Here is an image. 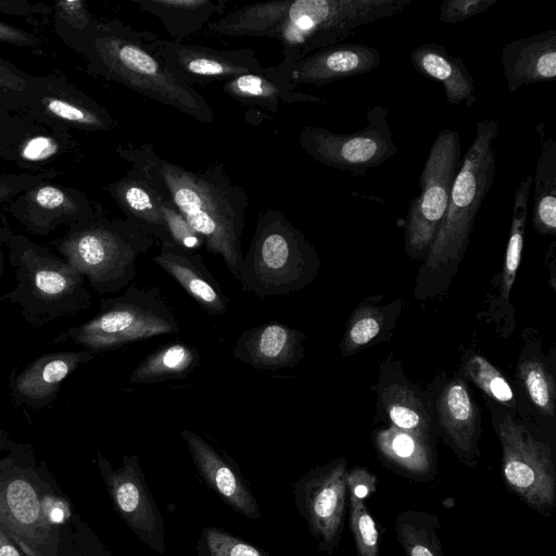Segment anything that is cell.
Listing matches in <instances>:
<instances>
[{
  "instance_id": "1",
  "label": "cell",
  "mask_w": 556,
  "mask_h": 556,
  "mask_svg": "<svg viewBox=\"0 0 556 556\" xmlns=\"http://www.w3.org/2000/svg\"><path fill=\"white\" fill-rule=\"evenodd\" d=\"M117 154L167 199L238 280L249 197L224 165L190 170L160 156L152 144L119 146Z\"/></svg>"
},
{
  "instance_id": "2",
  "label": "cell",
  "mask_w": 556,
  "mask_h": 556,
  "mask_svg": "<svg viewBox=\"0 0 556 556\" xmlns=\"http://www.w3.org/2000/svg\"><path fill=\"white\" fill-rule=\"evenodd\" d=\"M54 27L62 41L84 58L90 75L118 83L200 123L214 121L204 96L181 81L151 48L152 33L136 30L118 18H93L81 30Z\"/></svg>"
},
{
  "instance_id": "3",
  "label": "cell",
  "mask_w": 556,
  "mask_h": 556,
  "mask_svg": "<svg viewBox=\"0 0 556 556\" xmlns=\"http://www.w3.org/2000/svg\"><path fill=\"white\" fill-rule=\"evenodd\" d=\"M74 514L31 444L0 457V528L27 556H72Z\"/></svg>"
},
{
  "instance_id": "4",
  "label": "cell",
  "mask_w": 556,
  "mask_h": 556,
  "mask_svg": "<svg viewBox=\"0 0 556 556\" xmlns=\"http://www.w3.org/2000/svg\"><path fill=\"white\" fill-rule=\"evenodd\" d=\"M498 130L494 118L476 124V136L462 157L439 232L419 271L415 292L420 300L444 292L464 257L482 202L494 184Z\"/></svg>"
},
{
  "instance_id": "5",
  "label": "cell",
  "mask_w": 556,
  "mask_h": 556,
  "mask_svg": "<svg viewBox=\"0 0 556 556\" xmlns=\"http://www.w3.org/2000/svg\"><path fill=\"white\" fill-rule=\"evenodd\" d=\"M5 245L15 287L0 301L17 305L29 326L40 328L90 307L86 279L65 260L22 233L12 232Z\"/></svg>"
},
{
  "instance_id": "6",
  "label": "cell",
  "mask_w": 556,
  "mask_h": 556,
  "mask_svg": "<svg viewBox=\"0 0 556 556\" xmlns=\"http://www.w3.org/2000/svg\"><path fill=\"white\" fill-rule=\"evenodd\" d=\"M155 239L125 218H109L102 212L68 226L51 247L77 269L98 294L127 288L137 275V261Z\"/></svg>"
},
{
  "instance_id": "7",
  "label": "cell",
  "mask_w": 556,
  "mask_h": 556,
  "mask_svg": "<svg viewBox=\"0 0 556 556\" xmlns=\"http://www.w3.org/2000/svg\"><path fill=\"white\" fill-rule=\"evenodd\" d=\"M320 261L315 248L283 212L258 214L239 275L241 291L260 298L286 295L309 285Z\"/></svg>"
},
{
  "instance_id": "8",
  "label": "cell",
  "mask_w": 556,
  "mask_h": 556,
  "mask_svg": "<svg viewBox=\"0 0 556 556\" xmlns=\"http://www.w3.org/2000/svg\"><path fill=\"white\" fill-rule=\"evenodd\" d=\"M178 331L179 323L161 290L131 285L118 296L101 298L94 316L66 329L53 342H72L97 354Z\"/></svg>"
},
{
  "instance_id": "9",
  "label": "cell",
  "mask_w": 556,
  "mask_h": 556,
  "mask_svg": "<svg viewBox=\"0 0 556 556\" xmlns=\"http://www.w3.org/2000/svg\"><path fill=\"white\" fill-rule=\"evenodd\" d=\"M413 0H294L277 39L281 65L290 68L305 56L340 43L364 26L402 13Z\"/></svg>"
},
{
  "instance_id": "10",
  "label": "cell",
  "mask_w": 556,
  "mask_h": 556,
  "mask_svg": "<svg viewBox=\"0 0 556 556\" xmlns=\"http://www.w3.org/2000/svg\"><path fill=\"white\" fill-rule=\"evenodd\" d=\"M462 140L455 129L444 128L433 141L419 178L420 193L408 206L405 250L426 258L445 215L451 189L462 162Z\"/></svg>"
},
{
  "instance_id": "11",
  "label": "cell",
  "mask_w": 556,
  "mask_h": 556,
  "mask_svg": "<svg viewBox=\"0 0 556 556\" xmlns=\"http://www.w3.org/2000/svg\"><path fill=\"white\" fill-rule=\"evenodd\" d=\"M388 109L381 104L366 112L367 125L348 134L306 125L299 144L314 161L326 166L365 177L369 169L394 157L399 148L388 123Z\"/></svg>"
},
{
  "instance_id": "12",
  "label": "cell",
  "mask_w": 556,
  "mask_h": 556,
  "mask_svg": "<svg viewBox=\"0 0 556 556\" xmlns=\"http://www.w3.org/2000/svg\"><path fill=\"white\" fill-rule=\"evenodd\" d=\"M502 446L505 484L521 501L545 516L556 500V469L549 447L508 413L493 414Z\"/></svg>"
},
{
  "instance_id": "13",
  "label": "cell",
  "mask_w": 556,
  "mask_h": 556,
  "mask_svg": "<svg viewBox=\"0 0 556 556\" xmlns=\"http://www.w3.org/2000/svg\"><path fill=\"white\" fill-rule=\"evenodd\" d=\"M21 114L68 130L110 131L117 126L104 106L58 72L35 77L30 104Z\"/></svg>"
},
{
  "instance_id": "14",
  "label": "cell",
  "mask_w": 556,
  "mask_h": 556,
  "mask_svg": "<svg viewBox=\"0 0 556 556\" xmlns=\"http://www.w3.org/2000/svg\"><path fill=\"white\" fill-rule=\"evenodd\" d=\"M97 465L119 516L140 540L163 553V518L147 486L138 456L124 455L123 465L114 469L98 452Z\"/></svg>"
},
{
  "instance_id": "15",
  "label": "cell",
  "mask_w": 556,
  "mask_h": 556,
  "mask_svg": "<svg viewBox=\"0 0 556 556\" xmlns=\"http://www.w3.org/2000/svg\"><path fill=\"white\" fill-rule=\"evenodd\" d=\"M149 43L172 72L190 86L213 81L225 83L263 70L255 52L248 48L220 50L160 39L154 34H151Z\"/></svg>"
},
{
  "instance_id": "16",
  "label": "cell",
  "mask_w": 556,
  "mask_h": 556,
  "mask_svg": "<svg viewBox=\"0 0 556 556\" xmlns=\"http://www.w3.org/2000/svg\"><path fill=\"white\" fill-rule=\"evenodd\" d=\"M348 473L346 460L339 458L312 470L296 488L299 507L311 532L328 552L340 541L349 495Z\"/></svg>"
},
{
  "instance_id": "17",
  "label": "cell",
  "mask_w": 556,
  "mask_h": 556,
  "mask_svg": "<svg viewBox=\"0 0 556 556\" xmlns=\"http://www.w3.org/2000/svg\"><path fill=\"white\" fill-rule=\"evenodd\" d=\"M8 212L26 231L48 236L61 226L90 219L101 211L81 190L45 180L12 199Z\"/></svg>"
},
{
  "instance_id": "18",
  "label": "cell",
  "mask_w": 556,
  "mask_h": 556,
  "mask_svg": "<svg viewBox=\"0 0 556 556\" xmlns=\"http://www.w3.org/2000/svg\"><path fill=\"white\" fill-rule=\"evenodd\" d=\"M94 356L96 354L86 349L40 355L18 374L12 372L9 383L12 400L17 405L35 409L50 406L63 381Z\"/></svg>"
},
{
  "instance_id": "19",
  "label": "cell",
  "mask_w": 556,
  "mask_h": 556,
  "mask_svg": "<svg viewBox=\"0 0 556 556\" xmlns=\"http://www.w3.org/2000/svg\"><path fill=\"white\" fill-rule=\"evenodd\" d=\"M305 339L301 330L270 321L243 331L233 344L232 354L261 370L292 368L305 356Z\"/></svg>"
},
{
  "instance_id": "20",
  "label": "cell",
  "mask_w": 556,
  "mask_h": 556,
  "mask_svg": "<svg viewBox=\"0 0 556 556\" xmlns=\"http://www.w3.org/2000/svg\"><path fill=\"white\" fill-rule=\"evenodd\" d=\"M381 53L364 43H337L318 50L290 67V80L299 85L324 86L370 73L379 67Z\"/></svg>"
},
{
  "instance_id": "21",
  "label": "cell",
  "mask_w": 556,
  "mask_h": 556,
  "mask_svg": "<svg viewBox=\"0 0 556 556\" xmlns=\"http://www.w3.org/2000/svg\"><path fill=\"white\" fill-rule=\"evenodd\" d=\"M208 315L222 316L229 309V299L208 270L200 254L174 244L161 245L152 257Z\"/></svg>"
},
{
  "instance_id": "22",
  "label": "cell",
  "mask_w": 556,
  "mask_h": 556,
  "mask_svg": "<svg viewBox=\"0 0 556 556\" xmlns=\"http://www.w3.org/2000/svg\"><path fill=\"white\" fill-rule=\"evenodd\" d=\"M501 62L507 90L556 78V28L507 42Z\"/></svg>"
},
{
  "instance_id": "23",
  "label": "cell",
  "mask_w": 556,
  "mask_h": 556,
  "mask_svg": "<svg viewBox=\"0 0 556 556\" xmlns=\"http://www.w3.org/2000/svg\"><path fill=\"white\" fill-rule=\"evenodd\" d=\"M181 437L203 480L228 505L245 517L260 518V509L250 490L230 460L198 433L184 429Z\"/></svg>"
},
{
  "instance_id": "24",
  "label": "cell",
  "mask_w": 556,
  "mask_h": 556,
  "mask_svg": "<svg viewBox=\"0 0 556 556\" xmlns=\"http://www.w3.org/2000/svg\"><path fill=\"white\" fill-rule=\"evenodd\" d=\"M222 90L242 105L261 108L273 114L278 113L281 103L326 102L319 97L296 91L290 80V70L280 63L227 80L222 84Z\"/></svg>"
},
{
  "instance_id": "25",
  "label": "cell",
  "mask_w": 556,
  "mask_h": 556,
  "mask_svg": "<svg viewBox=\"0 0 556 556\" xmlns=\"http://www.w3.org/2000/svg\"><path fill=\"white\" fill-rule=\"evenodd\" d=\"M435 406L444 437L458 457L471 465L478 454L480 413L466 382L460 378L448 382Z\"/></svg>"
},
{
  "instance_id": "26",
  "label": "cell",
  "mask_w": 556,
  "mask_h": 556,
  "mask_svg": "<svg viewBox=\"0 0 556 556\" xmlns=\"http://www.w3.org/2000/svg\"><path fill=\"white\" fill-rule=\"evenodd\" d=\"M111 195L126 218L159 240L161 245L173 244L162 212V195L134 168L119 179L108 184Z\"/></svg>"
},
{
  "instance_id": "27",
  "label": "cell",
  "mask_w": 556,
  "mask_h": 556,
  "mask_svg": "<svg viewBox=\"0 0 556 556\" xmlns=\"http://www.w3.org/2000/svg\"><path fill=\"white\" fill-rule=\"evenodd\" d=\"M76 148L71 130L28 118L25 130L0 153V157L28 172H47L45 165L70 157Z\"/></svg>"
},
{
  "instance_id": "28",
  "label": "cell",
  "mask_w": 556,
  "mask_h": 556,
  "mask_svg": "<svg viewBox=\"0 0 556 556\" xmlns=\"http://www.w3.org/2000/svg\"><path fill=\"white\" fill-rule=\"evenodd\" d=\"M409 61L419 74L443 86L450 104L472 106L476 103L472 75L464 60L452 55L443 46L422 43L412 50Z\"/></svg>"
},
{
  "instance_id": "29",
  "label": "cell",
  "mask_w": 556,
  "mask_h": 556,
  "mask_svg": "<svg viewBox=\"0 0 556 556\" xmlns=\"http://www.w3.org/2000/svg\"><path fill=\"white\" fill-rule=\"evenodd\" d=\"M140 11L156 17L176 41L206 27L215 16L223 15L224 0H131Z\"/></svg>"
},
{
  "instance_id": "30",
  "label": "cell",
  "mask_w": 556,
  "mask_h": 556,
  "mask_svg": "<svg viewBox=\"0 0 556 556\" xmlns=\"http://www.w3.org/2000/svg\"><path fill=\"white\" fill-rule=\"evenodd\" d=\"M291 0H269L240 7L213 20L206 29L227 37H278Z\"/></svg>"
},
{
  "instance_id": "31",
  "label": "cell",
  "mask_w": 556,
  "mask_h": 556,
  "mask_svg": "<svg viewBox=\"0 0 556 556\" xmlns=\"http://www.w3.org/2000/svg\"><path fill=\"white\" fill-rule=\"evenodd\" d=\"M375 446L384 460L412 476L428 475L434 464L429 437L391 426L375 434Z\"/></svg>"
},
{
  "instance_id": "32",
  "label": "cell",
  "mask_w": 556,
  "mask_h": 556,
  "mask_svg": "<svg viewBox=\"0 0 556 556\" xmlns=\"http://www.w3.org/2000/svg\"><path fill=\"white\" fill-rule=\"evenodd\" d=\"M544 124L540 130L541 150L532 179V226L541 235H556V140L545 135Z\"/></svg>"
},
{
  "instance_id": "33",
  "label": "cell",
  "mask_w": 556,
  "mask_h": 556,
  "mask_svg": "<svg viewBox=\"0 0 556 556\" xmlns=\"http://www.w3.org/2000/svg\"><path fill=\"white\" fill-rule=\"evenodd\" d=\"M200 362L198 350L182 341L166 344L146 356L131 371L129 380L136 384L159 383L182 379Z\"/></svg>"
},
{
  "instance_id": "34",
  "label": "cell",
  "mask_w": 556,
  "mask_h": 556,
  "mask_svg": "<svg viewBox=\"0 0 556 556\" xmlns=\"http://www.w3.org/2000/svg\"><path fill=\"white\" fill-rule=\"evenodd\" d=\"M532 179L533 175L531 174L525 176L514 193L510 231L503 264L500 293L495 301V307L501 306L502 311L511 308L508 303L509 294L521 262Z\"/></svg>"
},
{
  "instance_id": "35",
  "label": "cell",
  "mask_w": 556,
  "mask_h": 556,
  "mask_svg": "<svg viewBox=\"0 0 556 556\" xmlns=\"http://www.w3.org/2000/svg\"><path fill=\"white\" fill-rule=\"evenodd\" d=\"M380 400L394 427L430 437L431 415L410 387L393 382L381 390Z\"/></svg>"
},
{
  "instance_id": "36",
  "label": "cell",
  "mask_w": 556,
  "mask_h": 556,
  "mask_svg": "<svg viewBox=\"0 0 556 556\" xmlns=\"http://www.w3.org/2000/svg\"><path fill=\"white\" fill-rule=\"evenodd\" d=\"M439 527L437 516L418 510L399 514L394 525L397 541L406 556H444Z\"/></svg>"
},
{
  "instance_id": "37",
  "label": "cell",
  "mask_w": 556,
  "mask_h": 556,
  "mask_svg": "<svg viewBox=\"0 0 556 556\" xmlns=\"http://www.w3.org/2000/svg\"><path fill=\"white\" fill-rule=\"evenodd\" d=\"M465 375L490 399L515 408V393L501 371L483 356L471 353L464 362Z\"/></svg>"
},
{
  "instance_id": "38",
  "label": "cell",
  "mask_w": 556,
  "mask_h": 556,
  "mask_svg": "<svg viewBox=\"0 0 556 556\" xmlns=\"http://www.w3.org/2000/svg\"><path fill=\"white\" fill-rule=\"evenodd\" d=\"M35 77L0 56V110L23 113L30 104Z\"/></svg>"
},
{
  "instance_id": "39",
  "label": "cell",
  "mask_w": 556,
  "mask_h": 556,
  "mask_svg": "<svg viewBox=\"0 0 556 556\" xmlns=\"http://www.w3.org/2000/svg\"><path fill=\"white\" fill-rule=\"evenodd\" d=\"M519 375L527 394L535 407L547 416H554V380L541 359L530 356L520 361Z\"/></svg>"
},
{
  "instance_id": "40",
  "label": "cell",
  "mask_w": 556,
  "mask_h": 556,
  "mask_svg": "<svg viewBox=\"0 0 556 556\" xmlns=\"http://www.w3.org/2000/svg\"><path fill=\"white\" fill-rule=\"evenodd\" d=\"M384 315L378 307H359L351 316L340 349L343 355L355 352L377 338L383 326Z\"/></svg>"
},
{
  "instance_id": "41",
  "label": "cell",
  "mask_w": 556,
  "mask_h": 556,
  "mask_svg": "<svg viewBox=\"0 0 556 556\" xmlns=\"http://www.w3.org/2000/svg\"><path fill=\"white\" fill-rule=\"evenodd\" d=\"M349 519L357 556H379V532L363 498L349 494Z\"/></svg>"
},
{
  "instance_id": "42",
  "label": "cell",
  "mask_w": 556,
  "mask_h": 556,
  "mask_svg": "<svg viewBox=\"0 0 556 556\" xmlns=\"http://www.w3.org/2000/svg\"><path fill=\"white\" fill-rule=\"evenodd\" d=\"M161 212L174 245L192 252L204 247L203 238L193 230L180 212L164 197L161 201Z\"/></svg>"
},
{
  "instance_id": "43",
  "label": "cell",
  "mask_w": 556,
  "mask_h": 556,
  "mask_svg": "<svg viewBox=\"0 0 556 556\" xmlns=\"http://www.w3.org/2000/svg\"><path fill=\"white\" fill-rule=\"evenodd\" d=\"M205 556H269L257 547L216 528L203 530Z\"/></svg>"
},
{
  "instance_id": "44",
  "label": "cell",
  "mask_w": 556,
  "mask_h": 556,
  "mask_svg": "<svg viewBox=\"0 0 556 556\" xmlns=\"http://www.w3.org/2000/svg\"><path fill=\"white\" fill-rule=\"evenodd\" d=\"M58 170L0 174V206L45 180L58 177ZM3 227L0 223V228Z\"/></svg>"
},
{
  "instance_id": "45",
  "label": "cell",
  "mask_w": 556,
  "mask_h": 556,
  "mask_svg": "<svg viewBox=\"0 0 556 556\" xmlns=\"http://www.w3.org/2000/svg\"><path fill=\"white\" fill-rule=\"evenodd\" d=\"M498 0H445L439 9L444 24H457L490 10Z\"/></svg>"
},
{
  "instance_id": "46",
  "label": "cell",
  "mask_w": 556,
  "mask_h": 556,
  "mask_svg": "<svg viewBox=\"0 0 556 556\" xmlns=\"http://www.w3.org/2000/svg\"><path fill=\"white\" fill-rule=\"evenodd\" d=\"M93 18L83 0H61L53 5L54 24L63 25L73 30L85 29Z\"/></svg>"
},
{
  "instance_id": "47",
  "label": "cell",
  "mask_w": 556,
  "mask_h": 556,
  "mask_svg": "<svg viewBox=\"0 0 556 556\" xmlns=\"http://www.w3.org/2000/svg\"><path fill=\"white\" fill-rule=\"evenodd\" d=\"M28 118L21 113L0 110V153L22 135Z\"/></svg>"
},
{
  "instance_id": "48",
  "label": "cell",
  "mask_w": 556,
  "mask_h": 556,
  "mask_svg": "<svg viewBox=\"0 0 556 556\" xmlns=\"http://www.w3.org/2000/svg\"><path fill=\"white\" fill-rule=\"evenodd\" d=\"M0 13L30 20L50 15L53 7L26 0H0Z\"/></svg>"
},
{
  "instance_id": "49",
  "label": "cell",
  "mask_w": 556,
  "mask_h": 556,
  "mask_svg": "<svg viewBox=\"0 0 556 556\" xmlns=\"http://www.w3.org/2000/svg\"><path fill=\"white\" fill-rule=\"evenodd\" d=\"M0 42L22 48L38 49L41 39L34 33L7 24L0 21Z\"/></svg>"
},
{
  "instance_id": "50",
  "label": "cell",
  "mask_w": 556,
  "mask_h": 556,
  "mask_svg": "<svg viewBox=\"0 0 556 556\" xmlns=\"http://www.w3.org/2000/svg\"><path fill=\"white\" fill-rule=\"evenodd\" d=\"M376 479L366 469L354 468L348 473V494L365 498L375 490Z\"/></svg>"
},
{
  "instance_id": "51",
  "label": "cell",
  "mask_w": 556,
  "mask_h": 556,
  "mask_svg": "<svg viewBox=\"0 0 556 556\" xmlns=\"http://www.w3.org/2000/svg\"><path fill=\"white\" fill-rule=\"evenodd\" d=\"M0 556H27L23 549L1 528Z\"/></svg>"
},
{
  "instance_id": "52",
  "label": "cell",
  "mask_w": 556,
  "mask_h": 556,
  "mask_svg": "<svg viewBox=\"0 0 556 556\" xmlns=\"http://www.w3.org/2000/svg\"><path fill=\"white\" fill-rule=\"evenodd\" d=\"M12 231L10 228L3 226L0 228V277L4 271V257H3V245L7 244Z\"/></svg>"
},
{
  "instance_id": "53",
  "label": "cell",
  "mask_w": 556,
  "mask_h": 556,
  "mask_svg": "<svg viewBox=\"0 0 556 556\" xmlns=\"http://www.w3.org/2000/svg\"><path fill=\"white\" fill-rule=\"evenodd\" d=\"M15 441L11 439L8 432L0 428V455L8 453L14 445Z\"/></svg>"
},
{
  "instance_id": "54",
  "label": "cell",
  "mask_w": 556,
  "mask_h": 556,
  "mask_svg": "<svg viewBox=\"0 0 556 556\" xmlns=\"http://www.w3.org/2000/svg\"><path fill=\"white\" fill-rule=\"evenodd\" d=\"M83 556H89V555H83Z\"/></svg>"
}]
</instances>
